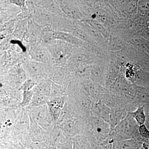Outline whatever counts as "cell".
<instances>
[{
	"instance_id": "19",
	"label": "cell",
	"mask_w": 149,
	"mask_h": 149,
	"mask_svg": "<svg viewBox=\"0 0 149 149\" xmlns=\"http://www.w3.org/2000/svg\"><path fill=\"white\" fill-rule=\"evenodd\" d=\"M113 144L112 140L109 139H105L101 142L98 149H112Z\"/></svg>"
},
{
	"instance_id": "7",
	"label": "cell",
	"mask_w": 149,
	"mask_h": 149,
	"mask_svg": "<svg viewBox=\"0 0 149 149\" xmlns=\"http://www.w3.org/2000/svg\"><path fill=\"white\" fill-rule=\"evenodd\" d=\"M49 79L54 83L65 87V69L62 66H56L53 69L49 75Z\"/></svg>"
},
{
	"instance_id": "10",
	"label": "cell",
	"mask_w": 149,
	"mask_h": 149,
	"mask_svg": "<svg viewBox=\"0 0 149 149\" xmlns=\"http://www.w3.org/2000/svg\"><path fill=\"white\" fill-rule=\"evenodd\" d=\"M61 128H60L65 137L74 136L76 133V123L72 119H67L62 121Z\"/></svg>"
},
{
	"instance_id": "14",
	"label": "cell",
	"mask_w": 149,
	"mask_h": 149,
	"mask_svg": "<svg viewBox=\"0 0 149 149\" xmlns=\"http://www.w3.org/2000/svg\"><path fill=\"white\" fill-rule=\"evenodd\" d=\"M128 114L133 118L139 126L145 124L146 122V116L143 107H139L135 111L129 113Z\"/></svg>"
},
{
	"instance_id": "18",
	"label": "cell",
	"mask_w": 149,
	"mask_h": 149,
	"mask_svg": "<svg viewBox=\"0 0 149 149\" xmlns=\"http://www.w3.org/2000/svg\"><path fill=\"white\" fill-rule=\"evenodd\" d=\"M37 83L34 80H32L31 78H29L27 79L24 83H22V85L19 88V90L22 92L32 91L35 86H37Z\"/></svg>"
},
{
	"instance_id": "4",
	"label": "cell",
	"mask_w": 149,
	"mask_h": 149,
	"mask_svg": "<svg viewBox=\"0 0 149 149\" xmlns=\"http://www.w3.org/2000/svg\"><path fill=\"white\" fill-rule=\"evenodd\" d=\"M45 65L33 60H26L24 61V67L31 76V79L37 84L43 80L49 79L47 78L49 75L47 74V67Z\"/></svg>"
},
{
	"instance_id": "21",
	"label": "cell",
	"mask_w": 149,
	"mask_h": 149,
	"mask_svg": "<svg viewBox=\"0 0 149 149\" xmlns=\"http://www.w3.org/2000/svg\"><path fill=\"white\" fill-rule=\"evenodd\" d=\"M139 130L141 136L145 138L149 139V130L145 124L139 126Z\"/></svg>"
},
{
	"instance_id": "6",
	"label": "cell",
	"mask_w": 149,
	"mask_h": 149,
	"mask_svg": "<svg viewBox=\"0 0 149 149\" xmlns=\"http://www.w3.org/2000/svg\"><path fill=\"white\" fill-rule=\"evenodd\" d=\"M92 127L96 135L100 137L102 141L105 140L104 138L107 136L110 131L109 126L105 121L102 118H95L92 120Z\"/></svg>"
},
{
	"instance_id": "17",
	"label": "cell",
	"mask_w": 149,
	"mask_h": 149,
	"mask_svg": "<svg viewBox=\"0 0 149 149\" xmlns=\"http://www.w3.org/2000/svg\"><path fill=\"white\" fill-rule=\"evenodd\" d=\"M33 94H34V92L33 90L22 92V98L20 103V106L23 108L29 107L32 102Z\"/></svg>"
},
{
	"instance_id": "3",
	"label": "cell",
	"mask_w": 149,
	"mask_h": 149,
	"mask_svg": "<svg viewBox=\"0 0 149 149\" xmlns=\"http://www.w3.org/2000/svg\"><path fill=\"white\" fill-rule=\"evenodd\" d=\"M31 114L36 123L43 129L49 128L53 123L52 118L49 111L48 105L31 108Z\"/></svg>"
},
{
	"instance_id": "2",
	"label": "cell",
	"mask_w": 149,
	"mask_h": 149,
	"mask_svg": "<svg viewBox=\"0 0 149 149\" xmlns=\"http://www.w3.org/2000/svg\"><path fill=\"white\" fill-rule=\"evenodd\" d=\"M137 123L133 118L128 114L114 128V133L118 141L133 138Z\"/></svg>"
},
{
	"instance_id": "15",
	"label": "cell",
	"mask_w": 149,
	"mask_h": 149,
	"mask_svg": "<svg viewBox=\"0 0 149 149\" xmlns=\"http://www.w3.org/2000/svg\"><path fill=\"white\" fill-rule=\"evenodd\" d=\"M65 95H66V91L64 86L58 85L52 82L50 100L65 97Z\"/></svg>"
},
{
	"instance_id": "16",
	"label": "cell",
	"mask_w": 149,
	"mask_h": 149,
	"mask_svg": "<svg viewBox=\"0 0 149 149\" xmlns=\"http://www.w3.org/2000/svg\"><path fill=\"white\" fill-rule=\"evenodd\" d=\"M49 111L52 118L54 122H57L62 114L63 109L59 107L48 102L47 104Z\"/></svg>"
},
{
	"instance_id": "12",
	"label": "cell",
	"mask_w": 149,
	"mask_h": 149,
	"mask_svg": "<svg viewBox=\"0 0 149 149\" xmlns=\"http://www.w3.org/2000/svg\"><path fill=\"white\" fill-rule=\"evenodd\" d=\"M73 149H93L88 139L83 136H75L72 139Z\"/></svg>"
},
{
	"instance_id": "11",
	"label": "cell",
	"mask_w": 149,
	"mask_h": 149,
	"mask_svg": "<svg viewBox=\"0 0 149 149\" xmlns=\"http://www.w3.org/2000/svg\"><path fill=\"white\" fill-rule=\"evenodd\" d=\"M41 6L45 8V10L52 14H58L62 12L60 4L54 1H42Z\"/></svg>"
},
{
	"instance_id": "1",
	"label": "cell",
	"mask_w": 149,
	"mask_h": 149,
	"mask_svg": "<svg viewBox=\"0 0 149 149\" xmlns=\"http://www.w3.org/2000/svg\"><path fill=\"white\" fill-rule=\"evenodd\" d=\"M59 41L49 45L47 49L50 54L52 62L58 66L62 67L65 65L67 60L69 49L65 42Z\"/></svg>"
},
{
	"instance_id": "13",
	"label": "cell",
	"mask_w": 149,
	"mask_h": 149,
	"mask_svg": "<svg viewBox=\"0 0 149 149\" xmlns=\"http://www.w3.org/2000/svg\"><path fill=\"white\" fill-rule=\"evenodd\" d=\"M52 82L49 79L43 80L36 86L37 90L42 94L49 98Z\"/></svg>"
},
{
	"instance_id": "9",
	"label": "cell",
	"mask_w": 149,
	"mask_h": 149,
	"mask_svg": "<svg viewBox=\"0 0 149 149\" xmlns=\"http://www.w3.org/2000/svg\"><path fill=\"white\" fill-rule=\"evenodd\" d=\"M140 148L138 142L132 138L113 142L112 149H139Z\"/></svg>"
},
{
	"instance_id": "5",
	"label": "cell",
	"mask_w": 149,
	"mask_h": 149,
	"mask_svg": "<svg viewBox=\"0 0 149 149\" xmlns=\"http://www.w3.org/2000/svg\"><path fill=\"white\" fill-rule=\"evenodd\" d=\"M30 55L33 60L44 64H48L52 62L50 54L47 48L38 45L33 46L30 52Z\"/></svg>"
},
{
	"instance_id": "8",
	"label": "cell",
	"mask_w": 149,
	"mask_h": 149,
	"mask_svg": "<svg viewBox=\"0 0 149 149\" xmlns=\"http://www.w3.org/2000/svg\"><path fill=\"white\" fill-rule=\"evenodd\" d=\"M33 94L32 102L28 107H37L47 104L49 101V98L42 94L37 90L36 86L33 89Z\"/></svg>"
},
{
	"instance_id": "22",
	"label": "cell",
	"mask_w": 149,
	"mask_h": 149,
	"mask_svg": "<svg viewBox=\"0 0 149 149\" xmlns=\"http://www.w3.org/2000/svg\"><path fill=\"white\" fill-rule=\"evenodd\" d=\"M10 2L14 5L18 6L20 8H24L25 6L26 1L22 0H13L10 1Z\"/></svg>"
},
{
	"instance_id": "20",
	"label": "cell",
	"mask_w": 149,
	"mask_h": 149,
	"mask_svg": "<svg viewBox=\"0 0 149 149\" xmlns=\"http://www.w3.org/2000/svg\"><path fill=\"white\" fill-rule=\"evenodd\" d=\"M58 149H73L72 140H68L65 141L59 146Z\"/></svg>"
}]
</instances>
